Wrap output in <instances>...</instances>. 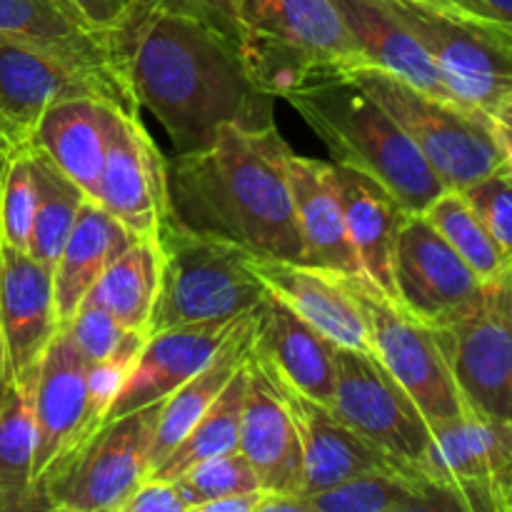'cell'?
I'll list each match as a JSON object with an SVG mask.
<instances>
[{"label": "cell", "instance_id": "29", "mask_svg": "<svg viewBox=\"0 0 512 512\" xmlns=\"http://www.w3.org/2000/svg\"><path fill=\"white\" fill-rule=\"evenodd\" d=\"M0 38L43 48L70 63L113 68L108 33L65 0H0Z\"/></svg>", "mask_w": 512, "mask_h": 512}, {"label": "cell", "instance_id": "28", "mask_svg": "<svg viewBox=\"0 0 512 512\" xmlns=\"http://www.w3.org/2000/svg\"><path fill=\"white\" fill-rule=\"evenodd\" d=\"M133 235L95 200H85L73 230L53 265L58 325L63 328L110 263L128 248Z\"/></svg>", "mask_w": 512, "mask_h": 512}, {"label": "cell", "instance_id": "32", "mask_svg": "<svg viewBox=\"0 0 512 512\" xmlns=\"http://www.w3.org/2000/svg\"><path fill=\"white\" fill-rule=\"evenodd\" d=\"M160 285V248L155 238H138L105 268L85 300L108 310L120 325L148 333Z\"/></svg>", "mask_w": 512, "mask_h": 512}, {"label": "cell", "instance_id": "13", "mask_svg": "<svg viewBox=\"0 0 512 512\" xmlns=\"http://www.w3.org/2000/svg\"><path fill=\"white\" fill-rule=\"evenodd\" d=\"M423 468L465 512H512V423L468 415L435 428Z\"/></svg>", "mask_w": 512, "mask_h": 512}, {"label": "cell", "instance_id": "40", "mask_svg": "<svg viewBox=\"0 0 512 512\" xmlns=\"http://www.w3.org/2000/svg\"><path fill=\"white\" fill-rule=\"evenodd\" d=\"M135 365V358H115L103 360V363H88V390L90 403H93L95 413L105 420L110 405H113L115 395L125 385L130 368Z\"/></svg>", "mask_w": 512, "mask_h": 512}, {"label": "cell", "instance_id": "24", "mask_svg": "<svg viewBox=\"0 0 512 512\" xmlns=\"http://www.w3.org/2000/svg\"><path fill=\"white\" fill-rule=\"evenodd\" d=\"M120 110L103 98H65L50 105L35 125V148L43 150L90 200L98 195L108 140Z\"/></svg>", "mask_w": 512, "mask_h": 512}, {"label": "cell", "instance_id": "9", "mask_svg": "<svg viewBox=\"0 0 512 512\" xmlns=\"http://www.w3.org/2000/svg\"><path fill=\"white\" fill-rule=\"evenodd\" d=\"M430 328L470 415L512 423V268Z\"/></svg>", "mask_w": 512, "mask_h": 512}, {"label": "cell", "instance_id": "2", "mask_svg": "<svg viewBox=\"0 0 512 512\" xmlns=\"http://www.w3.org/2000/svg\"><path fill=\"white\" fill-rule=\"evenodd\" d=\"M288 155L278 125H225L208 148L168 160L170 215L250 255L305 263Z\"/></svg>", "mask_w": 512, "mask_h": 512}, {"label": "cell", "instance_id": "8", "mask_svg": "<svg viewBox=\"0 0 512 512\" xmlns=\"http://www.w3.org/2000/svg\"><path fill=\"white\" fill-rule=\"evenodd\" d=\"M433 58L458 103L490 113L512 90V28L430 0H380Z\"/></svg>", "mask_w": 512, "mask_h": 512}, {"label": "cell", "instance_id": "10", "mask_svg": "<svg viewBox=\"0 0 512 512\" xmlns=\"http://www.w3.org/2000/svg\"><path fill=\"white\" fill-rule=\"evenodd\" d=\"M65 98H103L138 113L113 68L70 63L43 48L0 38V153L33 145L40 115Z\"/></svg>", "mask_w": 512, "mask_h": 512}, {"label": "cell", "instance_id": "34", "mask_svg": "<svg viewBox=\"0 0 512 512\" xmlns=\"http://www.w3.org/2000/svg\"><path fill=\"white\" fill-rule=\"evenodd\" d=\"M35 180H38V208L30 230L28 253L53 270L80 208L88 195L48 158L40 148L30 145Z\"/></svg>", "mask_w": 512, "mask_h": 512}, {"label": "cell", "instance_id": "43", "mask_svg": "<svg viewBox=\"0 0 512 512\" xmlns=\"http://www.w3.org/2000/svg\"><path fill=\"white\" fill-rule=\"evenodd\" d=\"M70 8L78 10L90 25L100 30H113L123 20V15L133 8L135 0H65Z\"/></svg>", "mask_w": 512, "mask_h": 512}, {"label": "cell", "instance_id": "18", "mask_svg": "<svg viewBox=\"0 0 512 512\" xmlns=\"http://www.w3.org/2000/svg\"><path fill=\"white\" fill-rule=\"evenodd\" d=\"M260 370L268 375L270 383L275 385V390L283 398L285 408H288L290 418H293L295 433L300 438L305 475L303 495H315L320 490L335 488V485L345 483V480L373 473V470L408 468L410 465L383 453V450L370 445L365 438H360L355 430H350L330 410V405L318 403V400L308 398L300 390L290 388L283 380L275 378L273 373H268L263 365H260ZM415 468H420V465H415Z\"/></svg>", "mask_w": 512, "mask_h": 512}, {"label": "cell", "instance_id": "41", "mask_svg": "<svg viewBox=\"0 0 512 512\" xmlns=\"http://www.w3.org/2000/svg\"><path fill=\"white\" fill-rule=\"evenodd\" d=\"M120 512H188V505L175 483L148 478L130 495Z\"/></svg>", "mask_w": 512, "mask_h": 512}, {"label": "cell", "instance_id": "44", "mask_svg": "<svg viewBox=\"0 0 512 512\" xmlns=\"http://www.w3.org/2000/svg\"><path fill=\"white\" fill-rule=\"evenodd\" d=\"M430 3L463 10V13L478 15V18L493 20V23H503L512 28V0H430Z\"/></svg>", "mask_w": 512, "mask_h": 512}, {"label": "cell", "instance_id": "46", "mask_svg": "<svg viewBox=\"0 0 512 512\" xmlns=\"http://www.w3.org/2000/svg\"><path fill=\"white\" fill-rule=\"evenodd\" d=\"M263 498H265V490L228 495V498H220V500H213V503L203 505L198 512H258Z\"/></svg>", "mask_w": 512, "mask_h": 512}, {"label": "cell", "instance_id": "20", "mask_svg": "<svg viewBox=\"0 0 512 512\" xmlns=\"http://www.w3.org/2000/svg\"><path fill=\"white\" fill-rule=\"evenodd\" d=\"M250 313L233 320H208V323L180 325L148 335L105 420L160 403L175 393L223 350V345L233 338Z\"/></svg>", "mask_w": 512, "mask_h": 512}, {"label": "cell", "instance_id": "15", "mask_svg": "<svg viewBox=\"0 0 512 512\" xmlns=\"http://www.w3.org/2000/svg\"><path fill=\"white\" fill-rule=\"evenodd\" d=\"M95 203L103 205L133 238H155L168 208V160L138 113L120 110L108 140Z\"/></svg>", "mask_w": 512, "mask_h": 512}, {"label": "cell", "instance_id": "23", "mask_svg": "<svg viewBox=\"0 0 512 512\" xmlns=\"http://www.w3.org/2000/svg\"><path fill=\"white\" fill-rule=\"evenodd\" d=\"M288 175L305 245V263L343 278H365L358 253L350 243L333 163L305 158L290 150Z\"/></svg>", "mask_w": 512, "mask_h": 512}, {"label": "cell", "instance_id": "27", "mask_svg": "<svg viewBox=\"0 0 512 512\" xmlns=\"http://www.w3.org/2000/svg\"><path fill=\"white\" fill-rule=\"evenodd\" d=\"M335 5L368 65L425 93L455 100L433 58L380 0H335Z\"/></svg>", "mask_w": 512, "mask_h": 512}, {"label": "cell", "instance_id": "25", "mask_svg": "<svg viewBox=\"0 0 512 512\" xmlns=\"http://www.w3.org/2000/svg\"><path fill=\"white\" fill-rule=\"evenodd\" d=\"M350 243L358 253L363 273L370 285L395 300L393 290V253L408 210L393 193L370 175L348 165L333 163Z\"/></svg>", "mask_w": 512, "mask_h": 512}, {"label": "cell", "instance_id": "7", "mask_svg": "<svg viewBox=\"0 0 512 512\" xmlns=\"http://www.w3.org/2000/svg\"><path fill=\"white\" fill-rule=\"evenodd\" d=\"M160 403L103 420L55 460L38 480L40 510H123L130 495L148 478Z\"/></svg>", "mask_w": 512, "mask_h": 512}, {"label": "cell", "instance_id": "37", "mask_svg": "<svg viewBox=\"0 0 512 512\" xmlns=\"http://www.w3.org/2000/svg\"><path fill=\"white\" fill-rule=\"evenodd\" d=\"M65 333L80 350L85 363H103L115 358H138L148 333H135L120 325L108 310L83 300L73 318L63 325Z\"/></svg>", "mask_w": 512, "mask_h": 512}, {"label": "cell", "instance_id": "11", "mask_svg": "<svg viewBox=\"0 0 512 512\" xmlns=\"http://www.w3.org/2000/svg\"><path fill=\"white\" fill-rule=\"evenodd\" d=\"M348 283L368 320L373 355L408 390L430 428L468 418L470 410L455 385L433 328L365 278H348Z\"/></svg>", "mask_w": 512, "mask_h": 512}, {"label": "cell", "instance_id": "35", "mask_svg": "<svg viewBox=\"0 0 512 512\" xmlns=\"http://www.w3.org/2000/svg\"><path fill=\"white\" fill-rule=\"evenodd\" d=\"M423 215L483 283L500 278L512 268V263L505 258L480 215L460 190H445L425 208Z\"/></svg>", "mask_w": 512, "mask_h": 512}, {"label": "cell", "instance_id": "22", "mask_svg": "<svg viewBox=\"0 0 512 512\" xmlns=\"http://www.w3.org/2000/svg\"><path fill=\"white\" fill-rule=\"evenodd\" d=\"M240 453L270 495H303V450L293 418L268 375L248 353V388L240 420Z\"/></svg>", "mask_w": 512, "mask_h": 512}, {"label": "cell", "instance_id": "30", "mask_svg": "<svg viewBox=\"0 0 512 512\" xmlns=\"http://www.w3.org/2000/svg\"><path fill=\"white\" fill-rule=\"evenodd\" d=\"M250 343H253V313L198 375H193L188 383L180 385L175 393H170L160 403L153 445H150V470L190 433V428L203 418L205 410L223 393L228 380L238 373V368L248 358Z\"/></svg>", "mask_w": 512, "mask_h": 512}, {"label": "cell", "instance_id": "45", "mask_svg": "<svg viewBox=\"0 0 512 512\" xmlns=\"http://www.w3.org/2000/svg\"><path fill=\"white\" fill-rule=\"evenodd\" d=\"M490 123H493L495 140L500 145V153H503L505 168L512 173V90L490 110Z\"/></svg>", "mask_w": 512, "mask_h": 512}, {"label": "cell", "instance_id": "17", "mask_svg": "<svg viewBox=\"0 0 512 512\" xmlns=\"http://www.w3.org/2000/svg\"><path fill=\"white\" fill-rule=\"evenodd\" d=\"M58 330L53 270L28 250L0 243V343L8 385L38 373Z\"/></svg>", "mask_w": 512, "mask_h": 512}, {"label": "cell", "instance_id": "1", "mask_svg": "<svg viewBox=\"0 0 512 512\" xmlns=\"http://www.w3.org/2000/svg\"><path fill=\"white\" fill-rule=\"evenodd\" d=\"M110 63L135 105L155 115L173 155L203 150L225 125H275L273 95L238 43L175 0H135L108 30Z\"/></svg>", "mask_w": 512, "mask_h": 512}, {"label": "cell", "instance_id": "33", "mask_svg": "<svg viewBox=\"0 0 512 512\" xmlns=\"http://www.w3.org/2000/svg\"><path fill=\"white\" fill-rule=\"evenodd\" d=\"M245 388H248V358L240 365L238 373L228 380V385L215 398V403L205 410L203 418L150 470L148 478L173 483V480H178L180 475H185L198 463L238 450Z\"/></svg>", "mask_w": 512, "mask_h": 512}, {"label": "cell", "instance_id": "6", "mask_svg": "<svg viewBox=\"0 0 512 512\" xmlns=\"http://www.w3.org/2000/svg\"><path fill=\"white\" fill-rule=\"evenodd\" d=\"M348 75L393 115L448 190L468 188L505 165L483 110L425 93L373 65H360Z\"/></svg>", "mask_w": 512, "mask_h": 512}, {"label": "cell", "instance_id": "42", "mask_svg": "<svg viewBox=\"0 0 512 512\" xmlns=\"http://www.w3.org/2000/svg\"><path fill=\"white\" fill-rule=\"evenodd\" d=\"M175 3L208 20L220 33L228 35L233 43H238V48L243 45V25H240L238 0H175Z\"/></svg>", "mask_w": 512, "mask_h": 512}, {"label": "cell", "instance_id": "36", "mask_svg": "<svg viewBox=\"0 0 512 512\" xmlns=\"http://www.w3.org/2000/svg\"><path fill=\"white\" fill-rule=\"evenodd\" d=\"M38 208V180L33 170V155L28 148L5 155L0 178V243L28 250Z\"/></svg>", "mask_w": 512, "mask_h": 512}, {"label": "cell", "instance_id": "39", "mask_svg": "<svg viewBox=\"0 0 512 512\" xmlns=\"http://www.w3.org/2000/svg\"><path fill=\"white\" fill-rule=\"evenodd\" d=\"M460 193L465 195L488 233L503 250L505 258L512 263V173L508 168H498L495 173L485 175L478 183L468 185Z\"/></svg>", "mask_w": 512, "mask_h": 512}, {"label": "cell", "instance_id": "3", "mask_svg": "<svg viewBox=\"0 0 512 512\" xmlns=\"http://www.w3.org/2000/svg\"><path fill=\"white\" fill-rule=\"evenodd\" d=\"M283 100L323 140L335 163L378 180L408 213H425L448 190L393 115L348 73L310 80Z\"/></svg>", "mask_w": 512, "mask_h": 512}, {"label": "cell", "instance_id": "21", "mask_svg": "<svg viewBox=\"0 0 512 512\" xmlns=\"http://www.w3.org/2000/svg\"><path fill=\"white\" fill-rule=\"evenodd\" d=\"M335 348L338 345L333 340L305 323L275 295L268 293L253 310L250 355L285 385L323 405L333 403Z\"/></svg>", "mask_w": 512, "mask_h": 512}, {"label": "cell", "instance_id": "31", "mask_svg": "<svg viewBox=\"0 0 512 512\" xmlns=\"http://www.w3.org/2000/svg\"><path fill=\"white\" fill-rule=\"evenodd\" d=\"M33 378L10 383L0 400V512L40 510L35 485Z\"/></svg>", "mask_w": 512, "mask_h": 512}, {"label": "cell", "instance_id": "4", "mask_svg": "<svg viewBox=\"0 0 512 512\" xmlns=\"http://www.w3.org/2000/svg\"><path fill=\"white\" fill-rule=\"evenodd\" d=\"M245 65L273 98L368 65L335 0H238Z\"/></svg>", "mask_w": 512, "mask_h": 512}, {"label": "cell", "instance_id": "38", "mask_svg": "<svg viewBox=\"0 0 512 512\" xmlns=\"http://www.w3.org/2000/svg\"><path fill=\"white\" fill-rule=\"evenodd\" d=\"M173 483L180 490V495H183L188 512H198L203 505L228 498V495L263 490L253 465L245 460L240 450L198 463L188 473L180 475L178 480H173Z\"/></svg>", "mask_w": 512, "mask_h": 512}, {"label": "cell", "instance_id": "26", "mask_svg": "<svg viewBox=\"0 0 512 512\" xmlns=\"http://www.w3.org/2000/svg\"><path fill=\"white\" fill-rule=\"evenodd\" d=\"M295 512H465L425 468H388L295 498Z\"/></svg>", "mask_w": 512, "mask_h": 512}, {"label": "cell", "instance_id": "16", "mask_svg": "<svg viewBox=\"0 0 512 512\" xmlns=\"http://www.w3.org/2000/svg\"><path fill=\"white\" fill-rule=\"evenodd\" d=\"M35 485L45 470L93 433L103 418L88 390V363L63 328L55 333L33 380Z\"/></svg>", "mask_w": 512, "mask_h": 512}, {"label": "cell", "instance_id": "14", "mask_svg": "<svg viewBox=\"0 0 512 512\" xmlns=\"http://www.w3.org/2000/svg\"><path fill=\"white\" fill-rule=\"evenodd\" d=\"M483 280L455 253L423 213H408L393 253L395 300L428 325L468 308Z\"/></svg>", "mask_w": 512, "mask_h": 512}, {"label": "cell", "instance_id": "5", "mask_svg": "<svg viewBox=\"0 0 512 512\" xmlns=\"http://www.w3.org/2000/svg\"><path fill=\"white\" fill-rule=\"evenodd\" d=\"M160 285L148 335L180 325L233 320L258 308L268 290L250 270L248 253L200 235L173 215L158 228Z\"/></svg>", "mask_w": 512, "mask_h": 512}, {"label": "cell", "instance_id": "19", "mask_svg": "<svg viewBox=\"0 0 512 512\" xmlns=\"http://www.w3.org/2000/svg\"><path fill=\"white\" fill-rule=\"evenodd\" d=\"M248 265L270 295L283 300L338 348L373 353L368 320L348 278L318 265L250 253Z\"/></svg>", "mask_w": 512, "mask_h": 512}, {"label": "cell", "instance_id": "12", "mask_svg": "<svg viewBox=\"0 0 512 512\" xmlns=\"http://www.w3.org/2000/svg\"><path fill=\"white\" fill-rule=\"evenodd\" d=\"M330 410L378 450L423 468L433 428L408 390L373 353L335 348Z\"/></svg>", "mask_w": 512, "mask_h": 512}, {"label": "cell", "instance_id": "48", "mask_svg": "<svg viewBox=\"0 0 512 512\" xmlns=\"http://www.w3.org/2000/svg\"><path fill=\"white\" fill-rule=\"evenodd\" d=\"M3 165H5V155L0 153V178H3Z\"/></svg>", "mask_w": 512, "mask_h": 512}, {"label": "cell", "instance_id": "47", "mask_svg": "<svg viewBox=\"0 0 512 512\" xmlns=\"http://www.w3.org/2000/svg\"><path fill=\"white\" fill-rule=\"evenodd\" d=\"M5 390H8V378H5V363H3V343H0V400H3Z\"/></svg>", "mask_w": 512, "mask_h": 512}]
</instances>
